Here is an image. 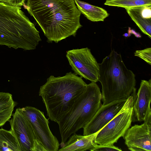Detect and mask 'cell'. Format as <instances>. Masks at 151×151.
<instances>
[{"instance_id":"6da1fadb","label":"cell","mask_w":151,"mask_h":151,"mask_svg":"<svg viewBox=\"0 0 151 151\" xmlns=\"http://www.w3.org/2000/svg\"><path fill=\"white\" fill-rule=\"evenodd\" d=\"M26 9L40 26L48 42L75 36L82 27L75 0H27Z\"/></svg>"},{"instance_id":"7a4b0ae2","label":"cell","mask_w":151,"mask_h":151,"mask_svg":"<svg viewBox=\"0 0 151 151\" xmlns=\"http://www.w3.org/2000/svg\"><path fill=\"white\" fill-rule=\"evenodd\" d=\"M87 84L80 76L71 72L63 76H50L40 88L48 119L57 123L85 90Z\"/></svg>"},{"instance_id":"3957f363","label":"cell","mask_w":151,"mask_h":151,"mask_svg":"<svg viewBox=\"0 0 151 151\" xmlns=\"http://www.w3.org/2000/svg\"><path fill=\"white\" fill-rule=\"evenodd\" d=\"M41 41L39 32L21 7L0 2V45L30 50Z\"/></svg>"},{"instance_id":"277c9868","label":"cell","mask_w":151,"mask_h":151,"mask_svg":"<svg viewBox=\"0 0 151 151\" xmlns=\"http://www.w3.org/2000/svg\"><path fill=\"white\" fill-rule=\"evenodd\" d=\"M99 65L102 104L127 99L133 91L136 81L135 74L127 68L121 54L113 49Z\"/></svg>"},{"instance_id":"5b68a950","label":"cell","mask_w":151,"mask_h":151,"mask_svg":"<svg viewBox=\"0 0 151 151\" xmlns=\"http://www.w3.org/2000/svg\"><path fill=\"white\" fill-rule=\"evenodd\" d=\"M102 98L96 83L87 84L84 92L57 122L61 138V147L71 134L83 128L90 122L100 108Z\"/></svg>"},{"instance_id":"8992f818","label":"cell","mask_w":151,"mask_h":151,"mask_svg":"<svg viewBox=\"0 0 151 151\" xmlns=\"http://www.w3.org/2000/svg\"><path fill=\"white\" fill-rule=\"evenodd\" d=\"M131 95L118 113L102 129L95 137V143L101 145H113L123 137L133 121L134 101Z\"/></svg>"},{"instance_id":"52a82bcc","label":"cell","mask_w":151,"mask_h":151,"mask_svg":"<svg viewBox=\"0 0 151 151\" xmlns=\"http://www.w3.org/2000/svg\"><path fill=\"white\" fill-rule=\"evenodd\" d=\"M9 121L21 151H46L30 121L21 109L17 108Z\"/></svg>"},{"instance_id":"ba28073f","label":"cell","mask_w":151,"mask_h":151,"mask_svg":"<svg viewBox=\"0 0 151 151\" xmlns=\"http://www.w3.org/2000/svg\"><path fill=\"white\" fill-rule=\"evenodd\" d=\"M66 57L74 73L92 82L98 81L99 64L90 49L86 47L69 50Z\"/></svg>"},{"instance_id":"9c48e42d","label":"cell","mask_w":151,"mask_h":151,"mask_svg":"<svg viewBox=\"0 0 151 151\" xmlns=\"http://www.w3.org/2000/svg\"><path fill=\"white\" fill-rule=\"evenodd\" d=\"M21 109L31 124L41 144L46 151H58L60 144L50 130L49 119L35 107L26 106Z\"/></svg>"},{"instance_id":"30bf717a","label":"cell","mask_w":151,"mask_h":151,"mask_svg":"<svg viewBox=\"0 0 151 151\" xmlns=\"http://www.w3.org/2000/svg\"><path fill=\"white\" fill-rule=\"evenodd\" d=\"M144 122L141 125L129 127L123 137L130 150L151 151V116Z\"/></svg>"},{"instance_id":"8fae6325","label":"cell","mask_w":151,"mask_h":151,"mask_svg":"<svg viewBox=\"0 0 151 151\" xmlns=\"http://www.w3.org/2000/svg\"><path fill=\"white\" fill-rule=\"evenodd\" d=\"M127 100L121 99L105 105L101 104L93 117L83 128V135H90L100 131L118 113Z\"/></svg>"},{"instance_id":"7c38bea8","label":"cell","mask_w":151,"mask_h":151,"mask_svg":"<svg viewBox=\"0 0 151 151\" xmlns=\"http://www.w3.org/2000/svg\"><path fill=\"white\" fill-rule=\"evenodd\" d=\"M151 79L142 80L134 102L133 109L137 120L144 121L151 116Z\"/></svg>"},{"instance_id":"4fadbf2b","label":"cell","mask_w":151,"mask_h":151,"mask_svg":"<svg viewBox=\"0 0 151 151\" xmlns=\"http://www.w3.org/2000/svg\"><path fill=\"white\" fill-rule=\"evenodd\" d=\"M98 132L88 135H81L75 133L58 151H92L96 144L94 140Z\"/></svg>"},{"instance_id":"5bb4252c","label":"cell","mask_w":151,"mask_h":151,"mask_svg":"<svg viewBox=\"0 0 151 151\" xmlns=\"http://www.w3.org/2000/svg\"><path fill=\"white\" fill-rule=\"evenodd\" d=\"M76 6L81 14L93 22L104 21L109 14L103 8L79 0H75Z\"/></svg>"},{"instance_id":"9a60e30c","label":"cell","mask_w":151,"mask_h":151,"mask_svg":"<svg viewBox=\"0 0 151 151\" xmlns=\"http://www.w3.org/2000/svg\"><path fill=\"white\" fill-rule=\"evenodd\" d=\"M16 105L12 94L0 92V127L9 120Z\"/></svg>"},{"instance_id":"2e32d148","label":"cell","mask_w":151,"mask_h":151,"mask_svg":"<svg viewBox=\"0 0 151 151\" xmlns=\"http://www.w3.org/2000/svg\"><path fill=\"white\" fill-rule=\"evenodd\" d=\"M141 6L125 9L132 19L142 32L151 38V18H146L142 16Z\"/></svg>"},{"instance_id":"e0dca14e","label":"cell","mask_w":151,"mask_h":151,"mask_svg":"<svg viewBox=\"0 0 151 151\" xmlns=\"http://www.w3.org/2000/svg\"><path fill=\"white\" fill-rule=\"evenodd\" d=\"M0 151H21L17 140L11 130L0 129Z\"/></svg>"},{"instance_id":"ac0fdd59","label":"cell","mask_w":151,"mask_h":151,"mask_svg":"<svg viewBox=\"0 0 151 151\" xmlns=\"http://www.w3.org/2000/svg\"><path fill=\"white\" fill-rule=\"evenodd\" d=\"M104 4L127 9L151 5V0H106Z\"/></svg>"},{"instance_id":"d6986e66","label":"cell","mask_w":151,"mask_h":151,"mask_svg":"<svg viewBox=\"0 0 151 151\" xmlns=\"http://www.w3.org/2000/svg\"><path fill=\"white\" fill-rule=\"evenodd\" d=\"M135 56L142 59L150 65H151V48H147L141 50H137L134 53Z\"/></svg>"},{"instance_id":"ffe728a7","label":"cell","mask_w":151,"mask_h":151,"mask_svg":"<svg viewBox=\"0 0 151 151\" xmlns=\"http://www.w3.org/2000/svg\"><path fill=\"white\" fill-rule=\"evenodd\" d=\"M122 149L116 147L114 144L106 145H101L96 144L92 151H121Z\"/></svg>"},{"instance_id":"44dd1931","label":"cell","mask_w":151,"mask_h":151,"mask_svg":"<svg viewBox=\"0 0 151 151\" xmlns=\"http://www.w3.org/2000/svg\"><path fill=\"white\" fill-rule=\"evenodd\" d=\"M123 36H124L125 37H128V36H129V35L128 34H127V33H124L123 35Z\"/></svg>"},{"instance_id":"7402d4cb","label":"cell","mask_w":151,"mask_h":151,"mask_svg":"<svg viewBox=\"0 0 151 151\" xmlns=\"http://www.w3.org/2000/svg\"></svg>"}]
</instances>
